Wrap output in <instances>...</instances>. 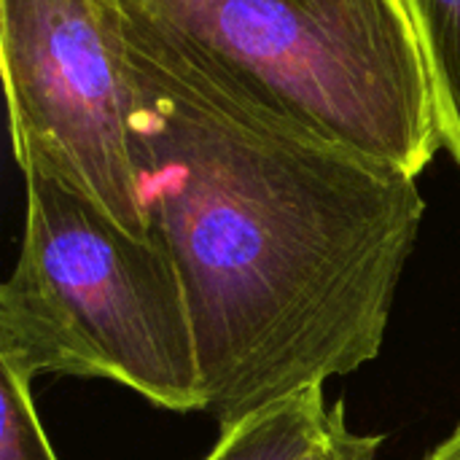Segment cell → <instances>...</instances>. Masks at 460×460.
I'll use <instances>...</instances> for the list:
<instances>
[{"label":"cell","mask_w":460,"mask_h":460,"mask_svg":"<svg viewBox=\"0 0 460 460\" xmlns=\"http://www.w3.org/2000/svg\"><path fill=\"white\" fill-rule=\"evenodd\" d=\"M278 108L412 178L442 148L404 0H121Z\"/></svg>","instance_id":"cell-3"},{"label":"cell","mask_w":460,"mask_h":460,"mask_svg":"<svg viewBox=\"0 0 460 460\" xmlns=\"http://www.w3.org/2000/svg\"><path fill=\"white\" fill-rule=\"evenodd\" d=\"M24 234L0 288V369L111 380L170 412H205L178 267L46 175H24Z\"/></svg>","instance_id":"cell-2"},{"label":"cell","mask_w":460,"mask_h":460,"mask_svg":"<svg viewBox=\"0 0 460 460\" xmlns=\"http://www.w3.org/2000/svg\"><path fill=\"white\" fill-rule=\"evenodd\" d=\"M326 412L323 388L302 391L224 429L202 460H291L313 439Z\"/></svg>","instance_id":"cell-5"},{"label":"cell","mask_w":460,"mask_h":460,"mask_svg":"<svg viewBox=\"0 0 460 460\" xmlns=\"http://www.w3.org/2000/svg\"><path fill=\"white\" fill-rule=\"evenodd\" d=\"M380 434H358L345 420V404L337 402L323 415L313 439L291 460H377Z\"/></svg>","instance_id":"cell-8"},{"label":"cell","mask_w":460,"mask_h":460,"mask_svg":"<svg viewBox=\"0 0 460 460\" xmlns=\"http://www.w3.org/2000/svg\"><path fill=\"white\" fill-rule=\"evenodd\" d=\"M0 70L22 175H46L148 237L121 0H0Z\"/></svg>","instance_id":"cell-4"},{"label":"cell","mask_w":460,"mask_h":460,"mask_svg":"<svg viewBox=\"0 0 460 460\" xmlns=\"http://www.w3.org/2000/svg\"><path fill=\"white\" fill-rule=\"evenodd\" d=\"M124 30L140 199L183 283L205 412L224 431L375 361L426 216L418 178L127 5Z\"/></svg>","instance_id":"cell-1"},{"label":"cell","mask_w":460,"mask_h":460,"mask_svg":"<svg viewBox=\"0 0 460 460\" xmlns=\"http://www.w3.org/2000/svg\"><path fill=\"white\" fill-rule=\"evenodd\" d=\"M0 460H59L32 399V383L0 369Z\"/></svg>","instance_id":"cell-7"},{"label":"cell","mask_w":460,"mask_h":460,"mask_svg":"<svg viewBox=\"0 0 460 460\" xmlns=\"http://www.w3.org/2000/svg\"><path fill=\"white\" fill-rule=\"evenodd\" d=\"M418 30L442 132L460 170V0H404Z\"/></svg>","instance_id":"cell-6"},{"label":"cell","mask_w":460,"mask_h":460,"mask_svg":"<svg viewBox=\"0 0 460 460\" xmlns=\"http://www.w3.org/2000/svg\"><path fill=\"white\" fill-rule=\"evenodd\" d=\"M426 460H460V423L456 426V431L439 445V447H434Z\"/></svg>","instance_id":"cell-9"}]
</instances>
